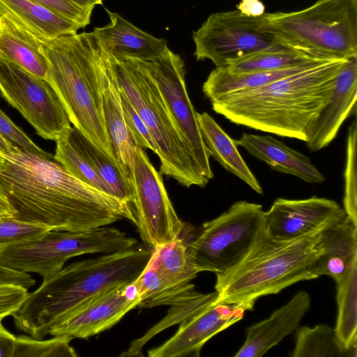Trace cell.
<instances>
[{
	"mask_svg": "<svg viewBox=\"0 0 357 357\" xmlns=\"http://www.w3.org/2000/svg\"><path fill=\"white\" fill-rule=\"evenodd\" d=\"M234 142L275 171L296 176L309 183H321L325 181L324 176L308 157L271 136L243 133Z\"/></svg>",
	"mask_w": 357,
	"mask_h": 357,
	"instance_id": "obj_21",
	"label": "cell"
},
{
	"mask_svg": "<svg viewBox=\"0 0 357 357\" xmlns=\"http://www.w3.org/2000/svg\"><path fill=\"white\" fill-rule=\"evenodd\" d=\"M0 318V357H13L16 336L10 333Z\"/></svg>",
	"mask_w": 357,
	"mask_h": 357,
	"instance_id": "obj_42",
	"label": "cell"
},
{
	"mask_svg": "<svg viewBox=\"0 0 357 357\" xmlns=\"http://www.w3.org/2000/svg\"><path fill=\"white\" fill-rule=\"evenodd\" d=\"M28 289L13 284H0V318L12 316L21 306Z\"/></svg>",
	"mask_w": 357,
	"mask_h": 357,
	"instance_id": "obj_40",
	"label": "cell"
},
{
	"mask_svg": "<svg viewBox=\"0 0 357 357\" xmlns=\"http://www.w3.org/2000/svg\"><path fill=\"white\" fill-rule=\"evenodd\" d=\"M112 60L119 89L153 138L161 172L185 187H204L206 184L195 159L168 110L147 62L133 59Z\"/></svg>",
	"mask_w": 357,
	"mask_h": 357,
	"instance_id": "obj_6",
	"label": "cell"
},
{
	"mask_svg": "<svg viewBox=\"0 0 357 357\" xmlns=\"http://www.w3.org/2000/svg\"><path fill=\"white\" fill-rule=\"evenodd\" d=\"M50 230L42 225L0 215V252L38 239Z\"/></svg>",
	"mask_w": 357,
	"mask_h": 357,
	"instance_id": "obj_36",
	"label": "cell"
},
{
	"mask_svg": "<svg viewBox=\"0 0 357 357\" xmlns=\"http://www.w3.org/2000/svg\"><path fill=\"white\" fill-rule=\"evenodd\" d=\"M43 48L48 61L46 79L59 96L70 122L114 159L102 108L106 52L92 32L55 38L43 42Z\"/></svg>",
	"mask_w": 357,
	"mask_h": 357,
	"instance_id": "obj_4",
	"label": "cell"
},
{
	"mask_svg": "<svg viewBox=\"0 0 357 357\" xmlns=\"http://www.w3.org/2000/svg\"><path fill=\"white\" fill-rule=\"evenodd\" d=\"M139 302L135 281L112 287L66 313L52 326L48 335L88 338L114 326Z\"/></svg>",
	"mask_w": 357,
	"mask_h": 357,
	"instance_id": "obj_14",
	"label": "cell"
},
{
	"mask_svg": "<svg viewBox=\"0 0 357 357\" xmlns=\"http://www.w3.org/2000/svg\"><path fill=\"white\" fill-rule=\"evenodd\" d=\"M140 297L137 307H153L174 305L188 296L195 289L192 284L176 285L165 280L149 260L146 267L135 280Z\"/></svg>",
	"mask_w": 357,
	"mask_h": 357,
	"instance_id": "obj_30",
	"label": "cell"
},
{
	"mask_svg": "<svg viewBox=\"0 0 357 357\" xmlns=\"http://www.w3.org/2000/svg\"><path fill=\"white\" fill-rule=\"evenodd\" d=\"M14 210L7 198L0 192V215H14Z\"/></svg>",
	"mask_w": 357,
	"mask_h": 357,
	"instance_id": "obj_44",
	"label": "cell"
},
{
	"mask_svg": "<svg viewBox=\"0 0 357 357\" xmlns=\"http://www.w3.org/2000/svg\"><path fill=\"white\" fill-rule=\"evenodd\" d=\"M4 157L0 192L15 218L70 231L105 227L122 218L135 222L127 205L78 180L53 160L18 147Z\"/></svg>",
	"mask_w": 357,
	"mask_h": 357,
	"instance_id": "obj_1",
	"label": "cell"
},
{
	"mask_svg": "<svg viewBox=\"0 0 357 357\" xmlns=\"http://www.w3.org/2000/svg\"><path fill=\"white\" fill-rule=\"evenodd\" d=\"M336 300L337 315L335 331L341 344L357 356V261L338 282Z\"/></svg>",
	"mask_w": 357,
	"mask_h": 357,
	"instance_id": "obj_28",
	"label": "cell"
},
{
	"mask_svg": "<svg viewBox=\"0 0 357 357\" xmlns=\"http://www.w3.org/2000/svg\"><path fill=\"white\" fill-rule=\"evenodd\" d=\"M151 252L150 248L135 247L63 266L28 293L12 315L15 327L34 338L48 335L59 319L84 301L107 289L134 282Z\"/></svg>",
	"mask_w": 357,
	"mask_h": 357,
	"instance_id": "obj_3",
	"label": "cell"
},
{
	"mask_svg": "<svg viewBox=\"0 0 357 357\" xmlns=\"http://www.w3.org/2000/svg\"><path fill=\"white\" fill-rule=\"evenodd\" d=\"M241 13L248 16H260L264 13L265 6L259 0H241L237 5Z\"/></svg>",
	"mask_w": 357,
	"mask_h": 357,
	"instance_id": "obj_43",
	"label": "cell"
},
{
	"mask_svg": "<svg viewBox=\"0 0 357 357\" xmlns=\"http://www.w3.org/2000/svg\"><path fill=\"white\" fill-rule=\"evenodd\" d=\"M170 114L192 152L205 182L213 178L210 153L204 141L197 114L188 94L185 64L169 49L161 56L146 61Z\"/></svg>",
	"mask_w": 357,
	"mask_h": 357,
	"instance_id": "obj_13",
	"label": "cell"
},
{
	"mask_svg": "<svg viewBox=\"0 0 357 357\" xmlns=\"http://www.w3.org/2000/svg\"><path fill=\"white\" fill-rule=\"evenodd\" d=\"M101 98L104 124L113 158L134 190V165L137 144L125 121L113 60L107 53L102 77Z\"/></svg>",
	"mask_w": 357,
	"mask_h": 357,
	"instance_id": "obj_17",
	"label": "cell"
},
{
	"mask_svg": "<svg viewBox=\"0 0 357 357\" xmlns=\"http://www.w3.org/2000/svg\"><path fill=\"white\" fill-rule=\"evenodd\" d=\"M0 59L40 78L47 77L48 61L43 43L3 15L0 16Z\"/></svg>",
	"mask_w": 357,
	"mask_h": 357,
	"instance_id": "obj_24",
	"label": "cell"
},
{
	"mask_svg": "<svg viewBox=\"0 0 357 357\" xmlns=\"http://www.w3.org/2000/svg\"><path fill=\"white\" fill-rule=\"evenodd\" d=\"M110 22L92 31L100 47L116 60L133 59L153 61L168 50L167 41L135 26L120 15L107 9Z\"/></svg>",
	"mask_w": 357,
	"mask_h": 357,
	"instance_id": "obj_20",
	"label": "cell"
},
{
	"mask_svg": "<svg viewBox=\"0 0 357 357\" xmlns=\"http://www.w3.org/2000/svg\"><path fill=\"white\" fill-rule=\"evenodd\" d=\"M286 45L327 60L357 56V0H318L294 12L267 13Z\"/></svg>",
	"mask_w": 357,
	"mask_h": 357,
	"instance_id": "obj_7",
	"label": "cell"
},
{
	"mask_svg": "<svg viewBox=\"0 0 357 357\" xmlns=\"http://www.w3.org/2000/svg\"><path fill=\"white\" fill-rule=\"evenodd\" d=\"M192 38L196 59H210L216 68H227L261 52L287 45L272 30L267 13L253 17L238 10L210 15L193 32Z\"/></svg>",
	"mask_w": 357,
	"mask_h": 357,
	"instance_id": "obj_10",
	"label": "cell"
},
{
	"mask_svg": "<svg viewBox=\"0 0 357 357\" xmlns=\"http://www.w3.org/2000/svg\"><path fill=\"white\" fill-rule=\"evenodd\" d=\"M0 93L45 139L56 141L71 127L63 104L46 79L1 59Z\"/></svg>",
	"mask_w": 357,
	"mask_h": 357,
	"instance_id": "obj_11",
	"label": "cell"
},
{
	"mask_svg": "<svg viewBox=\"0 0 357 357\" xmlns=\"http://www.w3.org/2000/svg\"><path fill=\"white\" fill-rule=\"evenodd\" d=\"M319 247L314 274L317 278L328 275L338 282L357 261V226L347 216L320 232Z\"/></svg>",
	"mask_w": 357,
	"mask_h": 357,
	"instance_id": "obj_22",
	"label": "cell"
},
{
	"mask_svg": "<svg viewBox=\"0 0 357 357\" xmlns=\"http://www.w3.org/2000/svg\"><path fill=\"white\" fill-rule=\"evenodd\" d=\"M137 241L112 227L70 231L50 230L33 241L0 252V264L46 279L70 258L85 254H109L136 247Z\"/></svg>",
	"mask_w": 357,
	"mask_h": 357,
	"instance_id": "obj_8",
	"label": "cell"
},
{
	"mask_svg": "<svg viewBox=\"0 0 357 357\" xmlns=\"http://www.w3.org/2000/svg\"><path fill=\"white\" fill-rule=\"evenodd\" d=\"M55 142L56 149L54 160L78 180L112 196L108 187L100 179L86 160L70 144L63 133Z\"/></svg>",
	"mask_w": 357,
	"mask_h": 357,
	"instance_id": "obj_33",
	"label": "cell"
},
{
	"mask_svg": "<svg viewBox=\"0 0 357 357\" xmlns=\"http://www.w3.org/2000/svg\"><path fill=\"white\" fill-rule=\"evenodd\" d=\"M0 135L27 152L53 160L54 156L37 146L29 137L0 109Z\"/></svg>",
	"mask_w": 357,
	"mask_h": 357,
	"instance_id": "obj_38",
	"label": "cell"
},
{
	"mask_svg": "<svg viewBox=\"0 0 357 357\" xmlns=\"http://www.w3.org/2000/svg\"><path fill=\"white\" fill-rule=\"evenodd\" d=\"M347 214L336 202L318 197L303 199H277L265 211L264 229L278 241H289L342 221Z\"/></svg>",
	"mask_w": 357,
	"mask_h": 357,
	"instance_id": "obj_15",
	"label": "cell"
},
{
	"mask_svg": "<svg viewBox=\"0 0 357 357\" xmlns=\"http://www.w3.org/2000/svg\"><path fill=\"white\" fill-rule=\"evenodd\" d=\"M347 60L326 61L265 86L228 93L211 101L231 122L307 142Z\"/></svg>",
	"mask_w": 357,
	"mask_h": 357,
	"instance_id": "obj_2",
	"label": "cell"
},
{
	"mask_svg": "<svg viewBox=\"0 0 357 357\" xmlns=\"http://www.w3.org/2000/svg\"><path fill=\"white\" fill-rule=\"evenodd\" d=\"M63 134L108 187L111 195L134 213V190L116 162L74 126L69 128Z\"/></svg>",
	"mask_w": 357,
	"mask_h": 357,
	"instance_id": "obj_25",
	"label": "cell"
},
{
	"mask_svg": "<svg viewBox=\"0 0 357 357\" xmlns=\"http://www.w3.org/2000/svg\"><path fill=\"white\" fill-rule=\"evenodd\" d=\"M197 116L210 155L257 193L262 195L263 189L260 183L241 155L234 139L208 113H197Z\"/></svg>",
	"mask_w": 357,
	"mask_h": 357,
	"instance_id": "obj_26",
	"label": "cell"
},
{
	"mask_svg": "<svg viewBox=\"0 0 357 357\" xmlns=\"http://www.w3.org/2000/svg\"><path fill=\"white\" fill-rule=\"evenodd\" d=\"M17 147V146L11 144L6 139H5L3 137H2L0 135V152L5 154V153H9L11 152L14 149Z\"/></svg>",
	"mask_w": 357,
	"mask_h": 357,
	"instance_id": "obj_46",
	"label": "cell"
},
{
	"mask_svg": "<svg viewBox=\"0 0 357 357\" xmlns=\"http://www.w3.org/2000/svg\"><path fill=\"white\" fill-rule=\"evenodd\" d=\"M151 250L149 261L170 283L187 285L197 276L198 272L192 262L188 243L180 237Z\"/></svg>",
	"mask_w": 357,
	"mask_h": 357,
	"instance_id": "obj_29",
	"label": "cell"
},
{
	"mask_svg": "<svg viewBox=\"0 0 357 357\" xmlns=\"http://www.w3.org/2000/svg\"><path fill=\"white\" fill-rule=\"evenodd\" d=\"M356 139L357 122L354 119L349 128L347 139L343 208L356 226H357Z\"/></svg>",
	"mask_w": 357,
	"mask_h": 357,
	"instance_id": "obj_35",
	"label": "cell"
},
{
	"mask_svg": "<svg viewBox=\"0 0 357 357\" xmlns=\"http://www.w3.org/2000/svg\"><path fill=\"white\" fill-rule=\"evenodd\" d=\"M314 54L288 45L261 52L227 68L231 73L277 70L324 61Z\"/></svg>",
	"mask_w": 357,
	"mask_h": 357,
	"instance_id": "obj_31",
	"label": "cell"
},
{
	"mask_svg": "<svg viewBox=\"0 0 357 357\" xmlns=\"http://www.w3.org/2000/svg\"><path fill=\"white\" fill-rule=\"evenodd\" d=\"M134 196L135 224L145 244L155 248L180 237L185 225L172 204L160 173L138 145L135 155Z\"/></svg>",
	"mask_w": 357,
	"mask_h": 357,
	"instance_id": "obj_12",
	"label": "cell"
},
{
	"mask_svg": "<svg viewBox=\"0 0 357 357\" xmlns=\"http://www.w3.org/2000/svg\"><path fill=\"white\" fill-rule=\"evenodd\" d=\"M320 232L289 241L273 239L261 230L243 259L216 275L214 303H243L252 310L256 301L276 294L300 281L317 279L313 266L320 253Z\"/></svg>",
	"mask_w": 357,
	"mask_h": 357,
	"instance_id": "obj_5",
	"label": "cell"
},
{
	"mask_svg": "<svg viewBox=\"0 0 357 357\" xmlns=\"http://www.w3.org/2000/svg\"><path fill=\"white\" fill-rule=\"evenodd\" d=\"M311 298L305 291L296 294L271 316L245 329V340L234 356L261 357L285 337L296 331L310 309Z\"/></svg>",
	"mask_w": 357,
	"mask_h": 357,
	"instance_id": "obj_19",
	"label": "cell"
},
{
	"mask_svg": "<svg viewBox=\"0 0 357 357\" xmlns=\"http://www.w3.org/2000/svg\"><path fill=\"white\" fill-rule=\"evenodd\" d=\"M326 61L330 60L277 70L242 73H231L225 68H215L204 83L202 90L206 97L212 101L228 93L245 91L265 86Z\"/></svg>",
	"mask_w": 357,
	"mask_h": 357,
	"instance_id": "obj_27",
	"label": "cell"
},
{
	"mask_svg": "<svg viewBox=\"0 0 357 357\" xmlns=\"http://www.w3.org/2000/svg\"><path fill=\"white\" fill-rule=\"evenodd\" d=\"M72 339L67 335H55L47 340L16 336L13 357H76L77 354L70 344Z\"/></svg>",
	"mask_w": 357,
	"mask_h": 357,
	"instance_id": "obj_34",
	"label": "cell"
},
{
	"mask_svg": "<svg viewBox=\"0 0 357 357\" xmlns=\"http://www.w3.org/2000/svg\"><path fill=\"white\" fill-rule=\"evenodd\" d=\"M291 357H354L340 342L334 328L321 324L296 330Z\"/></svg>",
	"mask_w": 357,
	"mask_h": 357,
	"instance_id": "obj_32",
	"label": "cell"
},
{
	"mask_svg": "<svg viewBox=\"0 0 357 357\" xmlns=\"http://www.w3.org/2000/svg\"><path fill=\"white\" fill-rule=\"evenodd\" d=\"M252 310L243 303H213L183 319L176 333L160 346L149 350L148 356H199L208 340L242 319L245 311Z\"/></svg>",
	"mask_w": 357,
	"mask_h": 357,
	"instance_id": "obj_16",
	"label": "cell"
},
{
	"mask_svg": "<svg viewBox=\"0 0 357 357\" xmlns=\"http://www.w3.org/2000/svg\"><path fill=\"white\" fill-rule=\"evenodd\" d=\"M120 95L125 121L136 144L157 154V148L148 127L121 89Z\"/></svg>",
	"mask_w": 357,
	"mask_h": 357,
	"instance_id": "obj_37",
	"label": "cell"
},
{
	"mask_svg": "<svg viewBox=\"0 0 357 357\" xmlns=\"http://www.w3.org/2000/svg\"><path fill=\"white\" fill-rule=\"evenodd\" d=\"M1 15L42 43L75 34L79 29L70 20L31 0H0Z\"/></svg>",
	"mask_w": 357,
	"mask_h": 357,
	"instance_id": "obj_23",
	"label": "cell"
},
{
	"mask_svg": "<svg viewBox=\"0 0 357 357\" xmlns=\"http://www.w3.org/2000/svg\"><path fill=\"white\" fill-rule=\"evenodd\" d=\"M357 56L347 59L339 72L328 102L313 126L306 145L313 151L327 146L343 122L356 113Z\"/></svg>",
	"mask_w": 357,
	"mask_h": 357,
	"instance_id": "obj_18",
	"label": "cell"
},
{
	"mask_svg": "<svg viewBox=\"0 0 357 357\" xmlns=\"http://www.w3.org/2000/svg\"><path fill=\"white\" fill-rule=\"evenodd\" d=\"M33 2L70 20L79 29L91 22L93 10L79 6L70 0H31Z\"/></svg>",
	"mask_w": 357,
	"mask_h": 357,
	"instance_id": "obj_39",
	"label": "cell"
},
{
	"mask_svg": "<svg viewBox=\"0 0 357 357\" xmlns=\"http://www.w3.org/2000/svg\"><path fill=\"white\" fill-rule=\"evenodd\" d=\"M74 3L78 5L80 7L93 10L94 7L97 5H102L103 0H70Z\"/></svg>",
	"mask_w": 357,
	"mask_h": 357,
	"instance_id": "obj_45",
	"label": "cell"
},
{
	"mask_svg": "<svg viewBox=\"0 0 357 357\" xmlns=\"http://www.w3.org/2000/svg\"><path fill=\"white\" fill-rule=\"evenodd\" d=\"M264 222L263 206L246 201L234 203L222 214L204 222L188 243L197 271L218 275L234 267L249 251Z\"/></svg>",
	"mask_w": 357,
	"mask_h": 357,
	"instance_id": "obj_9",
	"label": "cell"
},
{
	"mask_svg": "<svg viewBox=\"0 0 357 357\" xmlns=\"http://www.w3.org/2000/svg\"><path fill=\"white\" fill-rule=\"evenodd\" d=\"M13 284L29 289L35 285L33 277L26 273L20 272L0 264V284Z\"/></svg>",
	"mask_w": 357,
	"mask_h": 357,
	"instance_id": "obj_41",
	"label": "cell"
}]
</instances>
